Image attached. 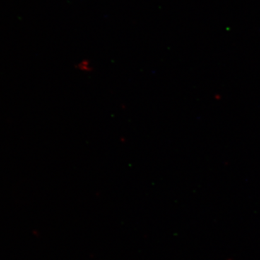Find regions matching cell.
<instances>
[{"instance_id":"cell-1","label":"cell","mask_w":260,"mask_h":260,"mask_svg":"<svg viewBox=\"0 0 260 260\" xmlns=\"http://www.w3.org/2000/svg\"><path fill=\"white\" fill-rule=\"evenodd\" d=\"M78 70L82 72H85V73H88V72L91 71L92 67L90 65V63L88 61L84 60L82 61L81 62L78 64Z\"/></svg>"}]
</instances>
